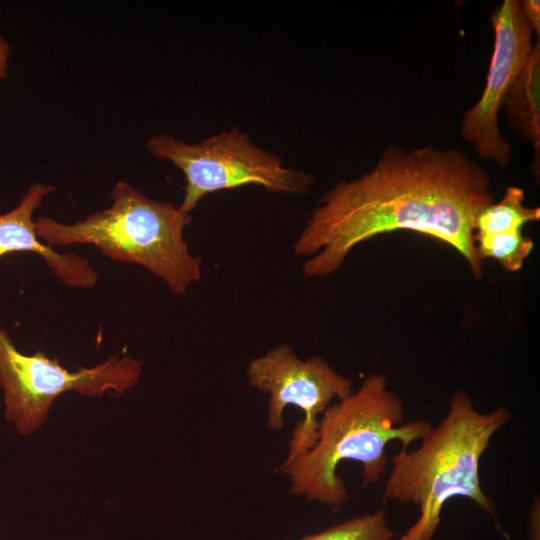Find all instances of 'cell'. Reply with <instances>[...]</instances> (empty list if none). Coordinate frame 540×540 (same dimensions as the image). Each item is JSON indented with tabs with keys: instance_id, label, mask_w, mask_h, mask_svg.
<instances>
[{
	"instance_id": "cell-13",
	"label": "cell",
	"mask_w": 540,
	"mask_h": 540,
	"mask_svg": "<svg viewBox=\"0 0 540 540\" xmlns=\"http://www.w3.org/2000/svg\"><path fill=\"white\" fill-rule=\"evenodd\" d=\"M393 536L394 533L387 524L385 512L380 510L347 520L299 540H390Z\"/></svg>"
},
{
	"instance_id": "cell-7",
	"label": "cell",
	"mask_w": 540,
	"mask_h": 540,
	"mask_svg": "<svg viewBox=\"0 0 540 540\" xmlns=\"http://www.w3.org/2000/svg\"><path fill=\"white\" fill-rule=\"evenodd\" d=\"M247 377L252 387L270 396L266 419L270 429H282L286 407L294 406L303 412V419L292 432L283 463L314 445L322 413L334 399L341 400L353 391L352 381L337 373L322 357L300 359L286 343L252 359Z\"/></svg>"
},
{
	"instance_id": "cell-16",
	"label": "cell",
	"mask_w": 540,
	"mask_h": 540,
	"mask_svg": "<svg viewBox=\"0 0 540 540\" xmlns=\"http://www.w3.org/2000/svg\"><path fill=\"white\" fill-rule=\"evenodd\" d=\"M530 538L536 539V532L539 533V502H534L530 512Z\"/></svg>"
},
{
	"instance_id": "cell-8",
	"label": "cell",
	"mask_w": 540,
	"mask_h": 540,
	"mask_svg": "<svg viewBox=\"0 0 540 540\" xmlns=\"http://www.w3.org/2000/svg\"><path fill=\"white\" fill-rule=\"evenodd\" d=\"M491 22L494 48L486 85L478 102L464 114L460 135L480 158L504 167L512 149L500 133L499 111L534 47V31L517 0H504Z\"/></svg>"
},
{
	"instance_id": "cell-10",
	"label": "cell",
	"mask_w": 540,
	"mask_h": 540,
	"mask_svg": "<svg viewBox=\"0 0 540 540\" xmlns=\"http://www.w3.org/2000/svg\"><path fill=\"white\" fill-rule=\"evenodd\" d=\"M503 107L510 124L534 147L533 165L539 166L540 150V45L539 38L515 82Z\"/></svg>"
},
{
	"instance_id": "cell-5",
	"label": "cell",
	"mask_w": 540,
	"mask_h": 540,
	"mask_svg": "<svg viewBox=\"0 0 540 540\" xmlns=\"http://www.w3.org/2000/svg\"><path fill=\"white\" fill-rule=\"evenodd\" d=\"M147 151L167 160L185 176L179 209L190 214L200 200L214 192L257 185L274 193L301 194L314 183L312 174L285 167L282 159L252 143L238 127L222 131L196 144L169 134L152 135Z\"/></svg>"
},
{
	"instance_id": "cell-9",
	"label": "cell",
	"mask_w": 540,
	"mask_h": 540,
	"mask_svg": "<svg viewBox=\"0 0 540 540\" xmlns=\"http://www.w3.org/2000/svg\"><path fill=\"white\" fill-rule=\"evenodd\" d=\"M55 190L56 187L50 184L33 183L13 210L0 214V257L16 252L37 254L66 286L92 288L98 281V275L86 259L74 253L54 250L36 233L33 213Z\"/></svg>"
},
{
	"instance_id": "cell-11",
	"label": "cell",
	"mask_w": 540,
	"mask_h": 540,
	"mask_svg": "<svg viewBox=\"0 0 540 540\" xmlns=\"http://www.w3.org/2000/svg\"><path fill=\"white\" fill-rule=\"evenodd\" d=\"M540 219V209L524 204V191L519 187H508L503 198L496 204L485 207L475 221V234H494L522 230L529 222Z\"/></svg>"
},
{
	"instance_id": "cell-14",
	"label": "cell",
	"mask_w": 540,
	"mask_h": 540,
	"mask_svg": "<svg viewBox=\"0 0 540 540\" xmlns=\"http://www.w3.org/2000/svg\"><path fill=\"white\" fill-rule=\"evenodd\" d=\"M523 13L530 23L537 38L540 34V2L538 0H524L520 1Z\"/></svg>"
},
{
	"instance_id": "cell-15",
	"label": "cell",
	"mask_w": 540,
	"mask_h": 540,
	"mask_svg": "<svg viewBox=\"0 0 540 540\" xmlns=\"http://www.w3.org/2000/svg\"><path fill=\"white\" fill-rule=\"evenodd\" d=\"M9 55L10 44L0 34V81L3 80L7 75Z\"/></svg>"
},
{
	"instance_id": "cell-3",
	"label": "cell",
	"mask_w": 540,
	"mask_h": 540,
	"mask_svg": "<svg viewBox=\"0 0 540 540\" xmlns=\"http://www.w3.org/2000/svg\"><path fill=\"white\" fill-rule=\"evenodd\" d=\"M511 419L503 406L478 411L465 391H457L442 421L415 450L401 449L392 460L383 497L419 507L418 521L400 540H432L445 503L468 498L490 515L494 501L480 483V460L492 437Z\"/></svg>"
},
{
	"instance_id": "cell-6",
	"label": "cell",
	"mask_w": 540,
	"mask_h": 540,
	"mask_svg": "<svg viewBox=\"0 0 540 540\" xmlns=\"http://www.w3.org/2000/svg\"><path fill=\"white\" fill-rule=\"evenodd\" d=\"M141 373V361L117 355L94 367L69 371L42 351L33 355L21 353L8 333L0 329L4 416L23 435L40 428L60 394L76 391L86 396H101L109 390L122 394L139 382Z\"/></svg>"
},
{
	"instance_id": "cell-12",
	"label": "cell",
	"mask_w": 540,
	"mask_h": 540,
	"mask_svg": "<svg viewBox=\"0 0 540 540\" xmlns=\"http://www.w3.org/2000/svg\"><path fill=\"white\" fill-rule=\"evenodd\" d=\"M475 244L482 259L490 257L508 271H519L534 247L532 239L522 230L475 234Z\"/></svg>"
},
{
	"instance_id": "cell-2",
	"label": "cell",
	"mask_w": 540,
	"mask_h": 540,
	"mask_svg": "<svg viewBox=\"0 0 540 540\" xmlns=\"http://www.w3.org/2000/svg\"><path fill=\"white\" fill-rule=\"evenodd\" d=\"M403 417V402L388 388L385 375H368L356 391L322 413L314 445L279 467L289 478L290 493L325 505L343 504L348 492L337 474L342 461L362 465L363 485L378 482L386 470L387 444L397 440L408 449L432 428L424 420L402 423Z\"/></svg>"
},
{
	"instance_id": "cell-4",
	"label": "cell",
	"mask_w": 540,
	"mask_h": 540,
	"mask_svg": "<svg viewBox=\"0 0 540 540\" xmlns=\"http://www.w3.org/2000/svg\"><path fill=\"white\" fill-rule=\"evenodd\" d=\"M111 197L109 208L72 224L38 217V237L51 247L93 245L113 260L141 265L174 294H184L200 280L201 260L190 253L184 240L190 214L170 202L147 197L125 181L114 185Z\"/></svg>"
},
{
	"instance_id": "cell-1",
	"label": "cell",
	"mask_w": 540,
	"mask_h": 540,
	"mask_svg": "<svg viewBox=\"0 0 540 540\" xmlns=\"http://www.w3.org/2000/svg\"><path fill=\"white\" fill-rule=\"evenodd\" d=\"M488 173L459 149L389 146L375 167L340 181L312 211L296 239L308 256L305 277L335 273L360 243L380 234L411 230L457 250L475 278L483 262L474 235L478 214L492 204Z\"/></svg>"
}]
</instances>
